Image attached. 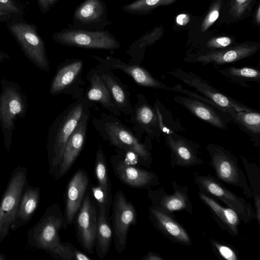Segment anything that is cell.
Returning <instances> with one entry per match:
<instances>
[{"label":"cell","mask_w":260,"mask_h":260,"mask_svg":"<svg viewBox=\"0 0 260 260\" xmlns=\"http://www.w3.org/2000/svg\"><path fill=\"white\" fill-rule=\"evenodd\" d=\"M88 87L85 95L89 102L99 103L104 109L117 117L121 112L116 106L112 96L95 68L87 74Z\"/></svg>","instance_id":"4316f807"},{"label":"cell","mask_w":260,"mask_h":260,"mask_svg":"<svg viewBox=\"0 0 260 260\" xmlns=\"http://www.w3.org/2000/svg\"><path fill=\"white\" fill-rule=\"evenodd\" d=\"M91 196L95 200L99 209V212L106 215L109 218L110 209L112 203V194L106 191L98 184L89 186Z\"/></svg>","instance_id":"f35d334b"},{"label":"cell","mask_w":260,"mask_h":260,"mask_svg":"<svg viewBox=\"0 0 260 260\" xmlns=\"http://www.w3.org/2000/svg\"><path fill=\"white\" fill-rule=\"evenodd\" d=\"M137 97L133 113L130 116L131 122L134 123L135 136L140 141L142 135L146 134L151 140L155 139L159 142L162 133L155 110L144 94H138Z\"/></svg>","instance_id":"d6986e66"},{"label":"cell","mask_w":260,"mask_h":260,"mask_svg":"<svg viewBox=\"0 0 260 260\" xmlns=\"http://www.w3.org/2000/svg\"><path fill=\"white\" fill-rule=\"evenodd\" d=\"M68 225L59 205L54 203L47 208L39 220L28 230L26 247L48 253L61 243L59 232Z\"/></svg>","instance_id":"277c9868"},{"label":"cell","mask_w":260,"mask_h":260,"mask_svg":"<svg viewBox=\"0 0 260 260\" xmlns=\"http://www.w3.org/2000/svg\"><path fill=\"white\" fill-rule=\"evenodd\" d=\"M7 28L25 56L41 70L49 72L50 65L45 44L37 26L24 19L11 18L6 22Z\"/></svg>","instance_id":"5b68a950"},{"label":"cell","mask_w":260,"mask_h":260,"mask_svg":"<svg viewBox=\"0 0 260 260\" xmlns=\"http://www.w3.org/2000/svg\"><path fill=\"white\" fill-rule=\"evenodd\" d=\"M247 176V180L253 198L256 219L260 224V169L254 162L249 161L244 155H240Z\"/></svg>","instance_id":"1f68e13d"},{"label":"cell","mask_w":260,"mask_h":260,"mask_svg":"<svg viewBox=\"0 0 260 260\" xmlns=\"http://www.w3.org/2000/svg\"><path fill=\"white\" fill-rule=\"evenodd\" d=\"M91 104L85 97L77 99L61 112L49 128L46 149L49 172L52 175L59 165L67 143Z\"/></svg>","instance_id":"6da1fadb"},{"label":"cell","mask_w":260,"mask_h":260,"mask_svg":"<svg viewBox=\"0 0 260 260\" xmlns=\"http://www.w3.org/2000/svg\"><path fill=\"white\" fill-rule=\"evenodd\" d=\"M193 181L200 191L218 199L234 210L244 223H249L256 219L254 209L251 203L226 188L218 178L196 172Z\"/></svg>","instance_id":"52a82bcc"},{"label":"cell","mask_w":260,"mask_h":260,"mask_svg":"<svg viewBox=\"0 0 260 260\" xmlns=\"http://www.w3.org/2000/svg\"><path fill=\"white\" fill-rule=\"evenodd\" d=\"M168 73L194 88L197 92L225 110L232 116V121L236 112L253 109L217 89L207 80L191 71L186 72L176 68Z\"/></svg>","instance_id":"30bf717a"},{"label":"cell","mask_w":260,"mask_h":260,"mask_svg":"<svg viewBox=\"0 0 260 260\" xmlns=\"http://www.w3.org/2000/svg\"><path fill=\"white\" fill-rule=\"evenodd\" d=\"M173 100L195 117L217 128L226 130L232 121L230 114L207 103L183 95L175 96Z\"/></svg>","instance_id":"ffe728a7"},{"label":"cell","mask_w":260,"mask_h":260,"mask_svg":"<svg viewBox=\"0 0 260 260\" xmlns=\"http://www.w3.org/2000/svg\"><path fill=\"white\" fill-rule=\"evenodd\" d=\"M10 58V56L7 53L0 50V63Z\"/></svg>","instance_id":"f907efd6"},{"label":"cell","mask_w":260,"mask_h":260,"mask_svg":"<svg viewBox=\"0 0 260 260\" xmlns=\"http://www.w3.org/2000/svg\"><path fill=\"white\" fill-rule=\"evenodd\" d=\"M59 0H36L43 14H46L53 8Z\"/></svg>","instance_id":"ee69618b"},{"label":"cell","mask_w":260,"mask_h":260,"mask_svg":"<svg viewBox=\"0 0 260 260\" xmlns=\"http://www.w3.org/2000/svg\"><path fill=\"white\" fill-rule=\"evenodd\" d=\"M11 18L10 15L0 7V22H6Z\"/></svg>","instance_id":"c3c4849f"},{"label":"cell","mask_w":260,"mask_h":260,"mask_svg":"<svg viewBox=\"0 0 260 260\" xmlns=\"http://www.w3.org/2000/svg\"><path fill=\"white\" fill-rule=\"evenodd\" d=\"M225 2L226 0H213L201 24L200 29L202 32H206L217 20L220 10Z\"/></svg>","instance_id":"60d3db41"},{"label":"cell","mask_w":260,"mask_h":260,"mask_svg":"<svg viewBox=\"0 0 260 260\" xmlns=\"http://www.w3.org/2000/svg\"><path fill=\"white\" fill-rule=\"evenodd\" d=\"M198 196L221 230L231 236L239 234L238 227L241 220L234 210L223 207L214 198L203 192L199 191Z\"/></svg>","instance_id":"d4e9b609"},{"label":"cell","mask_w":260,"mask_h":260,"mask_svg":"<svg viewBox=\"0 0 260 260\" xmlns=\"http://www.w3.org/2000/svg\"><path fill=\"white\" fill-rule=\"evenodd\" d=\"M95 68L109 90L121 113L126 116H131L134 112V108L130 101V93L125 85L115 75L112 70L99 63Z\"/></svg>","instance_id":"484cf974"},{"label":"cell","mask_w":260,"mask_h":260,"mask_svg":"<svg viewBox=\"0 0 260 260\" xmlns=\"http://www.w3.org/2000/svg\"><path fill=\"white\" fill-rule=\"evenodd\" d=\"M148 217L153 227L172 242L185 246L192 244L187 231L177 220L175 216L162 212L150 206Z\"/></svg>","instance_id":"cb8c5ba5"},{"label":"cell","mask_w":260,"mask_h":260,"mask_svg":"<svg viewBox=\"0 0 260 260\" xmlns=\"http://www.w3.org/2000/svg\"><path fill=\"white\" fill-rule=\"evenodd\" d=\"M256 0H230L227 13L232 22L248 17Z\"/></svg>","instance_id":"8d00e7d4"},{"label":"cell","mask_w":260,"mask_h":260,"mask_svg":"<svg viewBox=\"0 0 260 260\" xmlns=\"http://www.w3.org/2000/svg\"><path fill=\"white\" fill-rule=\"evenodd\" d=\"M153 107L157 114L159 128L162 135L172 134L184 130L179 120H174L170 112L166 109L158 99L154 103Z\"/></svg>","instance_id":"e575fe53"},{"label":"cell","mask_w":260,"mask_h":260,"mask_svg":"<svg viewBox=\"0 0 260 260\" xmlns=\"http://www.w3.org/2000/svg\"><path fill=\"white\" fill-rule=\"evenodd\" d=\"M170 151V165L172 168H188L204 164L200 156V146L177 133L163 135Z\"/></svg>","instance_id":"e0dca14e"},{"label":"cell","mask_w":260,"mask_h":260,"mask_svg":"<svg viewBox=\"0 0 260 260\" xmlns=\"http://www.w3.org/2000/svg\"><path fill=\"white\" fill-rule=\"evenodd\" d=\"M89 115L90 111L84 114L70 136L60 161L52 175L56 180L62 178L69 171L83 149Z\"/></svg>","instance_id":"44dd1931"},{"label":"cell","mask_w":260,"mask_h":260,"mask_svg":"<svg viewBox=\"0 0 260 260\" xmlns=\"http://www.w3.org/2000/svg\"><path fill=\"white\" fill-rule=\"evenodd\" d=\"M75 248L69 242H61L48 253L55 259L73 260L74 251Z\"/></svg>","instance_id":"7bdbcfd3"},{"label":"cell","mask_w":260,"mask_h":260,"mask_svg":"<svg viewBox=\"0 0 260 260\" xmlns=\"http://www.w3.org/2000/svg\"><path fill=\"white\" fill-rule=\"evenodd\" d=\"M73 258L75 260H91L92 258L76 248L74 251Z\"/></svg>","instance_id":"7dc6e473"},{"label":"cell","mask_w":260,"mask_h":260,"mask_svg":"<svg viewBox=\"0 0 260 260\" xmlns=\"http://www.w3.org/2000/svg\"><path fill=\"white\" fill-rule=\"evenodd\" d=\"M52 38L62 45L90 49L113 51L121 46L116 38L108 30L91 31L69 26L53 32Z\"/></svg>","instance_id":"9c48e42d"},{"label":"cell","mask_w":260,"mask_h":260,"mask_svg":"<svg viewBox=\"0 0 260 260\" xmlns=\"http://www.w3.org/2000/svg\"><path fill=\"white\" fill-rule=\"evenodd\" d=\"M94 176L98 184L108 193L111 194V183L105 155L101 146L97 149L94 166Z\"/></svg>","instance_id":"d590c367"},{"label":"cell","mask_w":260,"mask_h":260,"mask_svg":"<svg viewBox=\"0 0 260 260\" xmlns=\"http://www.w3.org/2000/svg\"><path fill=\"white\" fill-rule=\"evenodd\" d=\"M233 122L250 138L253 146H260V112L253 109L236 113Z\"/></svg>","instance_id":"f1b7e54d"},{"label":"cell","mask_w":260,"mask_h":260,"mask_svg":"<svg viewBox=\"0 0 260 260\" xmlns=\"http://www.w3.org/2000/svg\"><path fill=\"white\" fill-rule=\"evenodd\" d=\"M1 87L0 126L5 148L9 152L15 128V121L18 118L25 117L28 104L26 96L17 83L2 78Z\"/></svg>","instance_id":"3957f363"},{"label":"cell","mask_w":260,"mask_h":260,"mask_svg":"<svg viewBox=\"0 0 260 260\" xmlns=\"http://www.w3.org/2000/svg\"><path fill=\"white\" fill-rule=\"evenodd\" d=\"M238 43L235 39L229 36L213 37L203 43L196 50L194 53H204L211 51L226 48Z\"/></svg>","instance_id":"74e56055"},{"label":"cell","mask_w":260,"mask_h":260,"mask_svg":"<svg viewBox=\"0 0 260 260\" xmlns=\"http://www.w3.org/2000/svg\"><path fill=\"white\" fill-rule=\"evenodd\" d=\"M110 160L115 176L126 185L148 189L160 184L159 178L154 172L127 164L117 154L112 156Z\"/></svg>","instance_id":"ac0fdd59"},{"label":"cell","mask_w":260,"mask_h":260,"mask_svg":"<svg viewBox=\"0 0 260 260\" xmlns=\"http://www.w3.org/2000/svg\"><path fill=\"white\" fill-rule=\"evenodd\" d=\"M71 27L91 31L104 30L111 22L104 0H84L75 9Z\"/></svg>","instance_id":"2e32d148"},{"label":"cell","mask_w":260,"mask_h":260,"mask_svg":"<svg viewBox=\"0 0 260 260\" xmlns=\"http://www.w3.org/2000/svg\"><path fill=\"white\" fill-rule=\"evenodd\" d=\"M112 229L116 250L121 254L126 248L131 226H136L137 213L133 204L121 190L114 195L112 203Z\"/></svg>","instance_id":"8fae6325"},{"label":"cell","mask_w":260,"mask_h":260,"mask_svg":"<svg viewBox=\"0 0 260 260\" xmlns=\"http://www.w3.org/2000/svg\"><path fill=\"white\" fill-rule=\"evenodd\" d=\"M98 216L96 208L88 189L75 219L78 240L83 249L89 254L93 253Z\"/></svg>","instance_id":"9a60e30c"},{"label":"cell","mask_w":260,"mask_h":260,"mask_svg":"<svg viewBox=\"0 0 260 260\" xmlns=\"http://www.w3.org/2000/svg\"><path fill=\"white\" fill-rule=\"evenodd\" d=\"M218 72L229 82L242 87H249L250 82H260L259 68L251 67H230L217 68Z\"/></svg>","instance_id":"f546056e"},{"label":"cell","mask_w":260,"mask_h":260,"mask_svg":"<svg viewBox=\"0 0 260 260\" xmlns=\"http://www.w3.org/2000/svg\"><path fill=\"white\" fill-rule=\"evenodd\" d=\"M141 260H165V259L155 252L149 251L141 258Z\"/></svg>","instance_id":"bcb514c9"},{"label":"cell","mask_w":260,"mask_h":260,"mask_svg":"<svg viewBox=\"0 0 260 260\" xmlns=\"http://www.w3.org/2000/svg\"><path fill=\"white\" fill-rule=\"evenodd\" d=\"M89 187L88 174L82 169H78L69 180L64 192V214L68 225L73 223Z\"/></svg>","instance_id":"603a6c76"},{"label":"cell","mask_w":260,"mask_h":260,"mask_svg":"<svg viewBox=\"0 0 260 260\" xmlns=\"http://www.w3.org/2000/svg\"><path fill=\"white\" fill-rule=\"evenodd\" d=\"M6 259V255L3 253H0V260H5Z\"/></svg>","instance_id":"816d5d0a"},{"label":"cell","mask_w":260,"mask_h":260,"mask_svg":"<svg viewBox=\"0 0 260 260\" xmlns=\"http://www.w3.org/2000/svg\"><path fill=\"white\" fill-rule=\"evenodd\" d=\"M191 17L187 14H181L177 16L175 19V24L178 26L183 27L190 21Z\"/></svg>","instance_id":"f6af8a7d"},{"label":"cell","mask_w":260,"mask_h":260,"mask_svg":"<svg viewBox=\"0 0 260 260\" xmlns=\"http://www.w3.org/2000/svg\"><path fill=\"white\" fill-rule=\"evenodd\" d=\"M210 157L209 164L219 180L230 185L240 188L247 198H252L247 178L239 167L237 158L229 150L216 144L206 147Z\"/></svg>","instance_id":"8992f818"},{"label":"cell","mask_w":260,"mask_h":260,"mask_svg":"<svg viewBox=\"0 0 260 260\" xmlns=\"http://www.w3.org/2000/svg\"><path fill=\"white\" fill-rule=\"evenodd\" d=\"M0 7L10 15L12 18H23L25 6L19 0H0Z\"/></svg>","instance_id":"b9f144b4"},{"label":"cell","mask_w":260,"mask_h":260,"mask_svg":"<svg viewBox=\"0 0 260 260\" xmlns=\"http://www.w3.org/2000/svg\"><path fill=\"white\" fill-rule=\"evenodd\" d=\"M254 20L255 24L257 25H259L260 24V7L259 5H258L257 8L256 9L254 15Z\"/></svg>","instance_id":"681fc988"},{"label":"cell","mask_w":260,"mask_h":260,"mask_svg":"<svg viewBox=\"0 0 260 260\" xmlns=\"http://www.w3.org/2000/svg\"><path fill=\"white\" fill-rule=\"evenodd\" d=\"M41 197L39 187L27 185L22 194L18 211L11 230L16 231L27 223L37 210Z\"/></svg>","instance_id":"83f0119b"},{"label":"cell","mask_w":260,"mask_h":260,"mask_svg":"<svg viewBox=\"0 0 260 260\" xmlns=\"http://www.w3.org/2000/svg\"><path fill=\"white\" fill-rule=\"evenodd\" d=\"M27 171L18 166L13 171L0 202V243L9 235L27 186Z\"/></svg>","instance_id":"ba28073f"},{"label":"cell","mask_w":260,"mask_h":260,"mask_svg":"<svg viewBox=\"0 0 260 260\" xmlns=\"http://www.w3.org/2000/svg\"><path fill=\"white\" fill-rule=\"evenodd\" d=\"M210 242L212 250L219 258L225 260H238L239 256L236 249L224 242L211 238Z\"/></svg>","instance_id":"ab89813d"},{"label":"cell","mask_w":260,"mask_h":260,"mask_svg":"<svg viewBox=\"0 0 260 260\" xmlns=\"http://www.w3.org/2000/svg\"><path fill=\"white\" fill-rule=\"evenodd\" d=\"M113 238L109 218L105 214L99 212L94 247L99 258L102 260L109 252Z\"/></svg>","instance_id":"4dcf8cb0"},{"label":"cell","mask_w":260,"mask_h":260,"mask_svg":"<svg viewBox=\"0 0 260 260\" xmlns=\"http://www.w3.org/2000/svg\"><path fill=\"white\" fill-rule=\"evenodd\" d=\"M83 65V60L79 58L68 59L58 65L51 82L50 94L64 93L76 100L83 97L84 81L81 74Z\"/></svg>","instance_id":"7c38bea8"},{"label":"cell","mask_w":260,"mask_h":260,"mask_svg":"<svg viewBox=\"0 0 260 260\" xmlns=\"http://www.w3.org/2000/svg\"><path fill=\"white\" fill-rule=\"evenodd\" d=\"M92 122L104 141L116 149L135 151L141 157L144 167L150 168L153 159L149 138L144 143L140 142L134 133L112 114L102 113L100 118H93Z\"/></svg>","instance_id":"7a4b0ae2"},{"label":"cell","mask_w":260,"mask_h":260,"mask_svg":"<svg viewBox=\"0 0 260 260\" xmlns=\"http://www.w3.org/2000/svg\"><path fill=\"white\" fill-rule=\"evenodd\" d=\"M172 193H168L163 187L147 189V197L151 205L164 213L174 215L175 212L185 211L192 214V205L188 194V188L175 181H171Z\"/></svg>","instance_id":"5bb4252c"},{"label":"cell","mask_w":260,"mask_h":260,"mask_svg":"<svg viewBox=\"0 0 260 260\" xmlns=\"http://www.w3.org/2000/svg\"><path fill=\"white\" fill-rule=\"evenodd\" d=\"M260 48L259 42H246L231 47L204 53H188L183 58L186 62L212 64L215 68L234 63L255 54Z\"/></svg>","instance_id":"4fadbf2b"},{"label":"cell","mask_w":260,"mask_h":260,"mask_svg":"<svg viewBox=\"0 0 260 260\" xmlns=\"http://www.w3.org/2000/svg\"><path fill=\"white\" fill-rule=\"evenodd\" d=\"M161 29L159 27L155 28L145 33L129 45L126 51V54L130 57L129 62L140 65L144 59L146 48L161 38Z\"/></svg>","instance_id":"d6a6232c"},{"label":"cell","mask_w":260,"mask_h":260,"mask_svg":"<svg viewBox=\"0 0 260 260\" xmlns=\"http://www.w3.org/2000/svg\"><path fill=\"white\" fill-rule=\"evenodd\" d=\"M178 0H136L122 7L124 13L143 16L150 14L154 9L160 6L171 5Z\"/></svg>","instance_id":"836d02e7"},{"label":"cell","mask_w":260,"mask_h":260,"mask_svg":"<svg viewBox=\"0 0 260 260\" xmlns=\"http://www.w3.org/2000/svg\"><path fill=\"white\" fill-rule=\"evenodd\" d=\"M92 57L99 64L110 70H119L131 76L139 85L153 88L172 91V86H168L153 77L145 68L133 63H126L120 59L111 56Z\"/></svg>","instance_id":"7402d4cb"}]
</instances>
